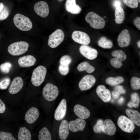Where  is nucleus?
I'll return each instance as SVG.
<instances>
[{
	"label": "nucleus",
	"instance_id": "1",
	"mask_svg": "<svg viewBox=\"0 0 140 140\" xmlns=\"http://www.w3.org/2000/svg\"><path fill=\"white\" fill-rule=\"evenodd\" d=\"M13 22L15 26L22 31H29L32 27V23L30 19L20 13H17L14 16Z\"/></svg>",
	"mask_w": 140,
	"mask_h": 140
},
{
	"label": "nucleus",
	"instance_id": "2",
	"mask_svg": "<svg viewBox=\"0 0 140 140\" xmlns=\"http://www.w3.org/2000/svg\"><path fill=\"white\" fill-rule=\"evenodd\" d=\"M85 20L91 27L95 29H102L106 24V22L102 17L92 11L89 12L87 14Z\"/></svg>",
	"mask_w": 140,
	"mask_h": 140
},
{
	"label": "nucleus",
	"instance_id": "3",
	"mask_svg": "<svg viewBox=\"0 0 140 140\" xmlns=\"http://www.w3.org/2000/svg\"><path fill=\"white\" fill-rule=\"evenodd\" d=\"M47 69L44 66L40 65L33 71L31 76L32 83L36 87L39 86L44 82L46 74Z\"/></svg>",
	"mask_w": 140,
	"mask_h": 140
},
{
	"label": "nucleus",
	"instance_id": "4",
	"mask_svg": "<svg viewBox=\"0 0 140 140\" xmlns=\"http://www.w3.org/2000/svg\"><path fill=\"white\" fill-rule=\"evenodd\" d=\"M29 45L25 41H20L13 43L8 46L9 53L13 56H18L25 53L28 50Z\"/></svg>",
	"mask_w": 140,
	"mask_h": 140
},
{
	"label": "nucleus",
	"instance_id": "5",
	"mask_svg": "<svg viewBox=\"0 0 140 140\" xmlns=\"http://www.w3.org/2000/svg\"><path fill=\"white\" fill-rule=\"evenodd\" d=\"M59 93V90L57 87L50 83L46 84L43 88L42 92L44 98L49 101L55 100Z\"/></svg>",
	"mask_w": 140,
	"mask_h": 140
},
{
	"label": "nucleus",
	"instance_id": "6",
	"mask_svg": "<svg viewBox=\"0 0 140 140\" xmlns=\"http://www.w3.org/2000/svg\"><path fill=\"white\" fill-rule=\"evenodd\" d=\"M64 37L65 34L63 31L57 29L50 35L48 44L52 48H55L63 41Z\"/></svg>",
	"mask_w": 140,
	"mask_h": 140
},
{
	"label": "nucleus",
	"instance_id": "7",
	"mask_svg": "<svg viewBox=\"0 0 140 140\" xmlns=\"http://www.w3.org/2000/svg\"><path fill=\"white\" fill-rule=\"evenodd\" d=\"M111 54L115 58H112L110 60L111 65L117 68H120L122 65V62L127 58L126 54L123 51L119 50L113 51Z\"/></svg>",
	"mask_w": 140,
	"mask_h": 140
},
{
	"label": "nucleus",
	"instance_id": "8",
	"mask_svg": "<svg viewBox=\"0 0 140 140\" xmlns=\"http://www.w3.org/2000/svg\"><path fill=\"white\" fill-rule=\"evenodd\" d=\"M117 124L122 131L126 132H132L135 128L134 123L130 119L124 116L121 115L119 117Z\"/></svg>",
	"mask_w": 140,
	"mask_h": 140
},
{
	"label": "nucleus",
	"instance_id": "9",
	"mask_svg": "<svg viewBox=\"0 0 140 140\" xmlns=\"http://www.w3.org/2000/svg\"><path fill=\"white\" fill-rule=\"evenodd\" d=\"M72 38L74 41L82 45H87L90 43V41L89 36L86 33L80 31H73Z\"/></svg>",
	"mask_w": 140,
	"mask_h": 140
},
{
	"label": "nucleus",
	"instance_id": "10",
	"mask_svg": "<svg viewBox=\"0 0 140 140\" xmlns=\"http://www.w3.org/2000/svg\"><path fill=\"white\" fill-rule=\"evenodd\" d=\"M96 81L95 78L93 75H87L83 76L80 81L79 87L82 91L88 90L93 86Z\"/></svg>",
	"mask_w": 140,
	"mask_h": 140
},
{
	"label": "nucleus",
	"instance_id": "11",
	"mask_svg": "<svg viewBox=\"0 0 140 140\" xmlns=\"http://www.w3.org/2000/svg\"><path fill=\"white\" fill-rule=\"evenodd\" d=\"M34 9L36 14L40 17L45 18L48 15L49 8L47 3L44 1H40L36 3Z\"/></svg>",
	"mask_w": 140,
	"mask_h": 140
},
{
	"label": "nucleus",
	"instance_id": "12",
	"mask_svg": "<svg viewBox=\"0 0 140 140\" xmlns=\"http://www.w3.org/2000/svg\"><path fill=\"white\" fill-rule=\"evenodd\" d=\"M79 51L82 55L89 60H94L97 56V51L87 45H82L80 46Z\"/></svg>",
	"mask_w": 140,
	"mask_h": 140
},
{
	"label": "nucleus",
	"instance_id": "13",
	"mask_svg": "<svg viewBox=\"0 0 140 140\" xmlns=\"http://www.w3.org/2000/svg\"><path fill=\"white\" fill-rule=\"evenodd\" d=\"M118 45L121 47L128 46L131 41V37L129 31L125 29L122 30L119 34L117 39Z\"/></svg>",
	"mask_w": 140,
	"mask_h": 140
},
{
	"label": "nucleus",
	"instance_id": "14",
	"mask_svg": "<svg viewBox=\"0 0 140 140\" xmlns=\"http://www.w3.org/2000/svg\"><path fill=\"white\" fill-rule=\"evenodd\" d=\"M86 124L84 119L79 118L70 121L68 123V126L71 131L76 132L83 131L85 128Z\"/></svg>",
	"mask_w": 140,
	"mask_h": 140
},
{
	"label": "nucleus",
	"instance_id": "15",
	"mask_svg": "<svg viewBox=\"0 0 140 140\" xmlns=\"http://www.w3.org/2000/svg\"><path fill=\"white\" fill-rule=\"evenodd\" d=\"M67 109L66 101L63 99L62 100L55 111L54 117L57 121L62 120L65 117Z\"/></svg>",
	"mask_w": 140,
	"mask_h": 140
},
{
	"label": "nucleus",
	"instance_id": "16",
	"mask_svg": "<svg viewBox=\"0 0 140 140\" xmlns=\"http://www.w3.org/2000/svg\"><path fill=\"white\" fill-rule=\"evenodd\" d=\"M24 82L22 79L20 77H16L13 80L8 89L9 93L11 94H16L22 88Z\"/></svg>",
	"mask_w": 140,
	"mask_h": 140
},
{
	"label": "nucleus",
	"instance_id": "17",
	"mask_svg": "<svg viewBox=\"0 0 140 140\" xmlns=\"http://www.w3.org/2000/svg\"><path fill=\"white\" fill-rule=\"evenodd\" d=\"M96 93L98 96L104 102H109L111 99L110 91L105 86L100 85L98 86L96 89Z\"/></svg>",
	"mask_w": 140,
	"mask_h": 140
},
{
	"label": "nucleus",
	"instance_id": "18",
	"mask_svg": "<svg viewBox=\"0 0 140 140\" xmlns=\"http://www.w3.org/2000/svg\"><path fill=\"white\" fill-rule=\"evenodd\" d=\"M73 111L78 117L83 119L88 118L90 115V112L87 108L79 104H76L74 106Z\"/></svg>",
	"mask_w": 140,
	"mask_h": 140
},
{
	"label": "nucleus",
	"instance_id": "19",
	"mask_svg": "<svg viewBox=\"0 0 140 140\" xmlns=\"http://www.w3.org/2000/svg\"><path fill=\"white\" fill-rule=\"evenodd\" d=\"M39 113L38 109L35 107L30 108L26 113L25 119L27 122L31 124L34 122L38 118Z\"/></svg>",
	"mask_w": 140,
	"mask_h": 140
},
{
	"label": "nucleus",
	"instance_id": "20",
	"mask_svg": "<svg viewBox=\"0 0 140 140\" xmlns=\"http://www.w3.org/2000/svg\"><path fill=\"white\" fill-rule=\"evenodd\" d=\"M116 128L114 123L111 120H105L102 129V131L104 133L109 136H112L115 133Z\"/></svg>",
	"mask_w": 140,
	"mask_h": 140
},
{
	"label": "nucleus",
	"instance_id": "21",
	"mask_svg": "<svg viewBox=\"0 0 140 140\" xmlns=\"http://www.w3.org/2000/svg\"><path fill=\"white\" fill-rule=\"evenodd\" d=\"M36 61V59L33 56L27 55L20 58L18 60V63L20 67H28L34 65Z\"/></svg>",
	"mask_w": 140,
	"mask_h": 140
},
{
	"label": "nucleus",
	"instance_id": "22",
	"mask_svg": "<svg viewBox=\"0 0 140 140\" xmlns=\"http://www.w3.org/2000/svg\"><path fill=\"white\" fill-rule=\"evenodd\" d=\"M66 11L72 14H78L81 12V7L76 4V0H66L65 4Z\"/></svg>",
	"mask_w": 140,
	"mask_h": 140
},
{
	"label": "nucleus",
	"instance_id": "23",
	"mask_svg": "<svg viewBox=\"0 0 140 140\" xmlns=\"http://www.w3.org/2000/svg\"><path fill=\"white\" fill-rule=\"evenodd\" d=\"M68 123L65 120L61 122L59 127V134L60 139L62 140L66 139L69 133Z\"/></svg>",
	"mask_w": 140,
	"mask_h": 140
},
{
	"label": "nucleus",
	"instance_id": "24",
	"mask_svg": "<svg viewBox=\"0 0 140 140\" xmlns=\"http://www.w3.org/2000/svg\"><path fill=\"white\" fill-rule=\"evenodd\" d=\"M126 113L131 120L138 126H140V114L137 111L127 109Z\"/></svg>",
	"mask_w": 140,
	"mask_h": 140
},
{
	"label": "nucleus",
	"instance_id": "25",
	"mask_svg": "<svg viewBox=\"0 0 140 140\" xmlns=\"http://www.w3.org/2000/svg\"><path fill=\"white\" fill-rule=\"evenodd\" d=\"M17 137L18 140H30L31 139L30 132L25 127L20 128Z\"/></svg>",
	"mask_w": 140,
	"mask_h": 140
},
{
	"label": "nucleus",
	"instance_id": "26",
	"mask_svg": "<svg viewBox=\"0 0 140 140\" xmlns=\"http://www.w3.org/2000/svg\"><path fill=\"white\" fill-rule=\"evenodd\" d=\"M115 15L116 23L120 24L122 23L125 17V13L123 9L121 7L116 8L115 11Z\"/></svg>",
	"mask_w": 140,
	"mask_h": 140
},
{
	"label": "nucleus",
	"instance_id": "27",
	"mask_svg": "<svg viewBox=\"0 0 140 140\" xmlns=\"http://www.w3.org/2000/svg\"><path fill=\"white\" fill-rule=\"evenodd\" d=\"M78 70L80 72L86 71L88 73H91L95 70V68L90 65L87 62H82L79 64L77 66Z\"/></svg>",
	"mask_w": 140,
	"mask_h": 140
},
{
	"label": "nucleus",
	"instance_id": "28",
	"mask_svg": "<svg viewBox=\"0 0 140 140\" xmlns=\"http://www.w3.org/2000/svg\"><path fill=\"white\" fill-rule=\"evenodd\" d=\"M97 44L99 46L104 49L111 48L113 46L112 42L105 37L100 38L97 41Z\"/></svg>",
	"mask_w": 140,
	"mask_h": 140
},
{
	"label": "nucleus",
	"instance_id": "29",
	"mask_svg": "<svg viewBox=\"0 0 140 140\" xmlns=\"http://www.w3.org/2000/svg\"><path fill=\"white\" fill-rule=\"evenodd\" d=\"M124 81V79L123 77L118 76L116 77H108L106 79V82L110 86H114L123 83Z\"/></svg>",
	"mask_w": 140,
	"mask_h": 140
},
{
	"label": "nucleus",
	"instance_id": "30",
	"mask_svg": "<svg viewBox=\"0 0 140 140\" xmlns=\"http://www.w3.org/2000/svg\"><path fill=\"white\" fill-rule=\"evenodd\" d=\"M39 140H51V134L48 129L45 127L43 128L39 131L38 135Z\"/></svg>",
	"mask_w": 140,
	"mask_h": 140
},
{
	"label": "nucleus",
	"instance_id": "31",
	"mask_svg": "<svg viewBox=\"0 0 140 140\" xmlns=\"http://www.w3.org/2000/svg\"><path fill=\"white\" fill-rule=\"evenodd\" d=\"M131 101L128 104V106L130 108L132 107L136 108L138 107L140 103V98L138 94L136 93H132L131 96Z\"/></svg>",
	"mask_w": 140,
	"mask_h": 140
},
{
	"label": "nucleus",
	"instance_id": "32",
	"mask_svg": "<svg viewBox=\"0 0 140 140\" xmlns=\"http://www.w3.org/2000/svg\"><path fill=\"white\" fill-rule=\"evenodd\" d=\"M130 85L132 89L134 90H137L140 89V79L134 76L130 81Z\"/></svg>",
	"mask_w": 140,
	"mask_h": 140
},
{
	"label": "nucleus",
	"instance_id": "33",
	"mask_svg": "<svg viewBox=\"0 0 140 140\" xmlns=\"http://www.w3.org/2000/svg\"><path fill=\"white\" fill-rule=\"evenodd\" d=\"M12 66V64L10 62H4L0 65V71L4 74L8 73L10 71Z\"/></svg>",
	"mask_w": 140,
	"mask_h": 140
},
{
	"label": "nucleus",
	"instance_id": "34",
	"mask_svg": "<svg viewBox=\"0 0 140 140\" xmlns=\"http://www.w3.org/2000/svg\"><path fill=\"white\" fill-rule=\"evenodd\" d=\"M0 139L1 140H15V138L10 133L0 131Z\"/></svg>",
	"mask_w": 140,
	"mask_h": 140
},
{
	"label": "nucleus",
	"instance_id": "35",
	"mask_svg": "<svg viewBox=\"0 0 140 140\" xmlns=\"http://www.w3.org/2000/svg\"><path fill=\"white\" fill-rule=\"evenodd\" d=\"M103 124V121L102 119H99L94 126L93 130L96 133H99L102 131V129Z\"/></svg>",
	"mask_w": 140,
	"mask_h": 140
},
{
	"label": "nucleus",
	"instance_id": "36",
	"mask_svg": "<svg viewBox=\"0 0 140 140\" xmlns=\"http://www.w3.org/2000/svg\"><path fill=\"white\" fill-rule=\"evenodd\" d=\"M10 82V79L8 77H6L0 81V89L2 90L6 89Z\"/></svg>",
	"mask_w": 140,
	"mask_h": 140
},
{
	"label": "nucleus",
	"instance_id": "37",
	"mask_svg": "<svg viewBox=\"0 0 140 140\" xmlns=\"http://www.w3.org/2000/svg\"><path fill=\"white\" fill-rule=\"evenodd\" d=\"M123 2L126 5L132 8H136L138 5L137 0H123Z\"/></svg>",
	"mask_w": 140,
	"mask_h": 140
},
{
	"label": "nucleus",
	"instance_id": "38",
	"mask_svg": "<svg viewBox=\"0 0 140 140\" xmlns=\"http://www.w3.org/2000/svg\"><path fill=\"white\" fill-rule=\"evenodd\" d=\"M72 61V59L71 57L68 55H65L61 57L59 63L60 64L69 66Z\"/></svg>",
	"mask_w": 140,
	"mask_h": 140
},
{
	"label": "nucleus",
	"instance_id": "39",
	"mask_svg": "<svg viewBox=\"0 0 140 140\" xmlns=\"http://www.w3.org/2000/svg\"><path fill=\"white\" fill-rule=\"evenodd\" d=\"M58 70L59 73L61 74L66 75L69 72V66L60 64L59 66Z\"/></svg>",
	"mask_w": 140,
	"mask_h": 140
},
{
	"label": "nucleus",
	"instance_id": "40",
	"mask_svg": "<svg viewBox=\"0 0 140 140\" xmlns=\"http://www.w3.org/2000/svg\"><path fill=\"white\" fill-rule=\"evenodd\" d=\"M9 14V12L7 9L4 8L0 13V20L5 19L8 17Z\"/></svg>",
	"mask_w": 140,
	"mask_h": 140
},
{
	"label": "nucleus",
	"instance_id": "41",
	"mask_svg": "<svg viewBox=\"0 0 140 140\" xmlns=\"http://www.w3.org/2000/svg\"><path fill=\"white\" fill-rule=\"evenodd\" d=\"M114 90L117 91L120 94H125L126 93V91L124 89L123 87L121 85L117 86L114 88Z\"/></svg>",
	"mask_w": 140,
	"mask_h": 140
},
{
	"label": "nucleus",
	"instance_id": "42",
	"mask_svg": "<svg viewBox=\"0 0 140 140\" xmlns=\"http://www.w3.org/2000/svg\"><path fill=\"white\" fill-rule=\"evenodd\" d=\"M134 23L135 26L139 30H140V18L137 17L134 20Z\"/></svg>",
	"mask_w": 140,
	"mask_h": 140
},
{
	"label": "nucleus",
	"instance_id": "43",
	"mask_svg": "<svg viewBox=\"0 0 140 140\" xmlns=\"http://www.w3.org/2000/svg\"><path fill=\"white\" fill-rule=\"evenodd\" d=\"M6 110L5 105L0 99V114L4 113Z\"/></svg>",
	"mask_w": 140,
	"mask_h": 140
},
{
	"label": "nucleus",
	"instance_id": "44",
	"mask_svg": "<svg viewBox=\"0 0 140 140\" xmlns=\"http://www.w3.org/2000/svg\"><path fill=\"white\" fill-rule=\"evenodd\" d=\"M120 94L118 92L115 90L113 91L112 93V95L113 97L115 99H117L119 97Z\"/></svg>",
	"mask_w": 140,
	"mask_h": 140
},
{
	"label": "nucleus",
	"instance_id": "45",
	"mask_svg": "<svg viewBox=\"0 0 140 140\" xmlns=\"http://www.w3.org/2000/svg\"><path fill=\"white\" fill-rule=\"evenodd\" d=\"M121 4V3L120 2L119 0H116L114 2V6L116 8L118 7H120Z\"/></svg>",
	"mask_w": 140,
	"mask_h": 140
},
{
	"label": "nucleus",
	"instance_id": "46",
	"mask_svg": "<svg viewBox=\"0 0 140 140\" xmlns=\"http://www.w3.org/2000/svg\"><path fill=\"white\" fill-rule=\"evenodd\" d=\"M124 98L122 97H121L118 100V102L119 103L122 104L124 102Z\"/></svg>",
	"mask_w": 140,
	"mask_h": 140
},
{
	"label": "nucleus",
	"instance_id": "47",
	"mask_svg": "<svg viewBox=\"0 0 140 140\" xmlns=\"http://www.w3.org/2000/svg\"><path fill=\"white\" fill-rule=\"evenodd\" d=\"M4 8V5L2 3H0V13L3 10Z\"/></svg>",
	"mask_w": 140,
	"mask_h": 140
},
{
	"label": "nucleus",
	"instance_id": "48",
	"mask_svg": "<svg viewBox=\"0 0 140 140\" xmlns=\"http://www.w3.org/2000/svg\"><path fill=\"white\" fill-rule=\"evenodd\" d=\"M137 45L138 47L140 48V41L139 40L137 42Z\"/></svg>",
	"mask_w": 140,
	"mask_h": 140
},
{
	"label": "nucleus",
	"instance_id": "49",
	"mask_svg": "<svg viewBox=\"0 0 140 140\" xmlns=\"http://www.w3.org/2000/svg\"><path fill=\"white\" fill-rule=\"evenodd\" d=\"M58 1L59 2H61L63 1L64 0H58Z\"/></svg>",
	"mask_w": 140,
	"mask_h": 140
},
{
	"label": "nucleus",
	"instance_id": "50",
	"mask_svg": "<svg viewBox=\"0 0 140 140\" xmlns=\"http://www.w3.org/2000/svg\"><path fill=\"white\" fill-rule=\"evenodd\" d=\"M139 3H140V0H137Z\"/></svg>",
	"mask_w": 140,
	"mask_h": 140
},
{
	"label": "nucleus",
	"instance_id": "51",
	"mask_svg": "<svg viewBox=\"0 0 140 140\" xmlns=\"http://www.w3.org/2000/svg\"><path fill=\"white\" fill-rule=\"evenodd\" d=\"M0 37H1V35H0Z\"/></svg>",
	"mask_w": 140,
	"mask_h": 140
}]
</instances>
